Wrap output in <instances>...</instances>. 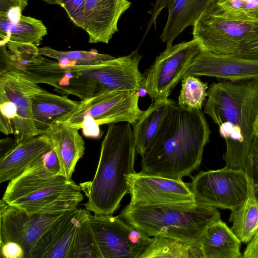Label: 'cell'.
<instances>
[{"mask_svg":"<svg viewBox=\"0 0 258 258\" xmlns=\"http://www.w3.org/2000/svg\"><path fill=\"white\" fill-rule=\"evenodd\" d=\"M208 84L203 82L195 76H185L182 79L178 105L188 109L201 110L203 103L208 97Z\"/></svg>","mask_w":258,"mask_h":258,"instance_id":"29","label":"cell"},{"mask_svg":"<svg viewBox=\"0 0 258 258\" xmlns=\"http://www.w3.org/2000/svg\"><path fill=\"white\" fill-rule=\"evenodd\" d=\"M202 49L199 42L192 38L166 47L156 57L144 75V87L152 102L168 98Z\"/></svg>","mask_w":258,"mask_h":258,"instance_id":"10","label":"cell"},{"mask_svg":"<svg viewBox=\"0 0 258 258\" xmlns=\"http://www.w3.org/2000/svg\"><path fill=\"white\" fill-rule=\"evenodd\" d=\"M249 183L248 198L240 206L231 211L229 219L232 223L231 230L244 243H248L258 231V202L250 181Z\"/></svg>","mask_w":258,"mask_h":258,"instance_id":"27","label":"cell"},{"mask_svg":"<svg viewBox=\"0 0 258 258\" xmlns=\"http://www.w3.org/2000/svg\"><path fill=\"white\" fill-rule=\"evenodd\" d=\"M52 149L51 142L46 134L17 143L0 157V183L16 178Z\"/></svg>","mask_w":258,"mask_h":258,"instance_id":"19","label":"cell"},{"mask_svg":"<svg viewBox=\"0 0 258 258\" xmlns=\"http://www.w3.org/2000/svg\"><path fill=\"white\" fill-rule=\"evenodd\" d=\"M241 243L221 219L207 229L200 241L204 258H241Z\"/></svg>","mask_w":258,"mask_h":258,"instance_id":"24","label":"cell"},{"mask_svg":"<svg viewBox=\"0 0 258 258\" xmlns=\"http://www.w3.org/2000/svg\"><path fill=\"white\" fill-rule=\"evenodd\" d=\"M131 125L128 122L109 124L94 176L79 184L87 198L84 206L89 212L113 215L129 194L126 176L136 172L137 153Z\"/></svg>","mask_w":258,"mask_h":258,"instance_id":"3","label":"cell"},{"mask_svg":"<svg viewBox=\"0 0 258 258\" xmlns=\"http://www.w3.org/2000/svg\"><path fill=\"white\" fill-rule=\"evenodd\" d=\"M45 167L50 172L60 174V167L58 159L53 148L43 158Z\"/></svg>","mask_w":258,"mask_h":258,"instance_id":"38","label":"cell"},{"mask_svg":"<svg viewBox=\"0 0 258 258\" xmlns=\"http://www.w3.org/2000/svg\"><path fill=\"white\" fill-rule=\"evenodd\" d=\"M173 0H156L153 8L149 11L150 19L147 24L145 32L148 33L151 28L154 26L156 28L158 18L163 9L168 8Z\"/></svg>","mask_w":258,"mask_h":258,"instance_id":"35","label":"cell"},{"mask_svg":"<svg viewBox=\"0 0 258 258\" xmlns=\"http://www.w3.org/2000/svg\"><path fill=\"white\" fill-rule=\"evenodd\" d=\"M99 126L92 117L86 116L82 121L81 129L85 137L98 139L101 135Z\"/></svg>","mask_w":258,"mask_h":258,"instance_id":"36","label":"cell"},{"mask_svg":"<svg viewBox=\"0 0 258 258\" xmlns=\"http://www.w3.org/2000/svg\"><path fill=\"white\" fill-rule=\"evenodd\" d=\"M136 90H108L80 101L73 111L57 122L64 123L78 130L84 118L92 117L99 125L128 122L134 125L144 111L139 106Z\"/></svg>","mask_w":258,"mask_h":258,"instance_id":"8","label":"cell"},{"mask_svg":"<svg viewBox=\"0 0 258 258\" xmlns=\"http://www.w3.org/2000/svg\"><path fill=\"white\" fill-rule=\"evenodd\" d=\"M216 0H173L168 7V16L160 39L166 47L185 28L194 26L205 10Z\"/></svg>","mask_w":258,"mask_h":258,"instance_id":"23","label":"cell"},{"mask_svg":"<svg viewBox=\"0 0 258 258\" xmlns=\"http://www.w3.org/2000/svg\"><path fill=\"white\" fill-rule=\"evenodd\" d=\"M176 103L169 98L153 102L132 125L137 152L141 156L152 147L162 133Z\"/></svg>","mask_w":258,"mask_h":258,"instance_id":"20","label":"cell"},{"mask_svg":"<svg viewBox=\"0 0 258 258\" xmlns=\"http://www.w3.org/2000/svg\"><path fill=\"white\" fill-rule=\"evenodd\" d=\"M204 112L225 140L227 167L244 171L258 126V77L213 83Z\"/></svg>","mask_w":258,"mask_h":258,"instance_id":"1","label":"cell"},{"mask_svg":"<svg viewBox=\"0 0 258 258\" xmlns=\"http://www.w3.org/2000/svg\"><path fill=\"white\" fill-rule=\"evenodd\" d=\"M191 179L190 186L196 200L217 209L232 211L248 197L249 180L243 170L225 166L202 171Z\"/></svg>","mask_w":258,"mask_h":258,"instance_id":"9","label":"cell"},{"mask_svg":"<svg viewBox=\"0 0 258 258\" xmlns=\"http://www.w3.org/2000/svg\"><path fill=\"white\" fill-rule=\"evenodd\" d=\"M43 56L32 43L9 40L7 44L0 45V70L14 71L37 84L55 88L66 69L58 61Z\"/></svg>","mask_w":258,"mask_h":258,"instance_id":"12","label":"cell"},{"mask_svg":"<svg viewBox=\"0 0 258 258\" xmlns=\"http://www.w3.org/2000/svg\"><path fill=\"white\" fill-rule=\"evenodd\" d=\"M244 171L247 175L253 195L258 202V136L253 141Z\"/></svg>","mask_w":258,"mask_h":258,"instance_id":"32","label":"cell"},{"mask_svg":"<svg viewBox=\"0 0 258 258\" xmlns=\"http://www.w3.org/2000/svg\"><path fill=\"white\" fill-rule=\"evenodd\" d=\"M256 135L258 136V126H257V130H256Z\"/></svg>","mask_w":258,"mask_h":258,"instance_id":"44","label":"cell"},{"mask_svg":"<svg viewBox=\"0 0 258 258\" xmlns=\"http://www.w3.org/2000/svg\"><path fill=\"white\" fill-rule=\"evenodd\" d=\"M242 257L258 258V231L247 243Z\"/></svg>","mask_w":258,"mask_h":258,"instance_id":"39","label":"cell"},{"mask_svg":"<svg viewBox=\"0 0 258 258\" xmlns=\"http://www.w3.org/2000/svg\"><path fill=\"white\" fill-rule=\"evenodd\" d=\"M234 54L258 60V38L243 45Z\"/></svg>","mask_w":258,"mask_h":258,"instance_id":"37","label":"cell"},{"mask_svg":"<svg viewBox=\"0 0 258 258\" xmlns=\"http://www.w3.org/2000/svg\"><path fill=\"white\" fill-rule=\"evenodd\" d=\"M138 93L139 97H143L145 96L147 94V92L145 87H143L141 88L139 91H138Z\"/></svg>","mask_w":258,"mask_h":258,"instance_id":"42","label":"cell"},{"mask_svg":"<svg viewBox=\"0 0 258 258\" xmlns=\"http://www.w3.org/2000/svg\"><path fill=\"white\" fill-rule=\"evenodd\" d=\"M1 256L4 258H25L24 251L22 246L17 242L7 241L2 245Z\"/></svg>","mask_w":258,"mask_h":258,"instance_id":"34","label":"cell"},{"mask_svg":"<svg viewBox=\"0 0 258 258\" xmlns=\"http://www.w3.org/2000/svg\"><path fill=\"white\" fill-rule=\"evenodd\" d=\"M86 1L58 0L57 5L63 8L70 19L76 26L83 29Z\"/></svg>","mask_w":258,"mask_h":258,"instance_id":"33","label":"cell"},{"mask_svg":"<svg viewBox=\"0 0 258 258\" xmlns=\"http://www.w3.org/2000/svg\"><path fill=\"white\" fill-rule=\"evenodd\" d=\"M204 258L200 242L154 236L139 258Z\"/></svg>","mask_w":258,"mask_h":258,"instance_id":"26","label":"cell"},{"mask_svg":"<svg viewBox=\"0 0 258 258\" xmlns=\"http://www.w3.org/2000/svg\"><path fill=\"white\" fill-rule=\"evenodd\" d=\"M71 258H102L89 217L78 230Z\"/></svg>","mask_w":258,"mask_h":258,"instance_id":"31","label":"cell"},{"mask_svg":"<svg viewBox=\"0 0 258 258\" xmlns=\"http://www.w3.org/2000/svg\"><path fill=\"white\" fill-rule=\"evenodd\" d=\"M43 158L9 181L2 199L30 214L65 213L77 208L84 199L80 185L50 172Z\"/></svg>","mask_w":258,"mask_h":258,"instance_id":"5","label":"cell"},{"mask_svg":"<svg viewBox=\"0 0 258 258\" xmlns=\"http://www.w3.org/2000/svg\"><path fill=\"white\" fill-rule=\"evenodd\" d=\"M130 204L150 205L195 201L190 183L181 178H169L141 172L126 176Z\"/></svg>","mask_w":258,"mask_h":258,"instance_id":"15","label":"cell"},{"mask_svg":"<svg viewBox=\"0 0 258 258\" xmlns=\"http://www.w3.org/2000/svg\"><path fill=\"white\" fill-rule=\"evenodd\" d=\"M63 213L30 214L2 199L0 245L7 241L17 242L23 248L25 258H30L43 234Z\"/></svg>","mask_w":258,"mask_h":258,"instance_id":"13","label":"cell"},{"mask_svg":"<svg viewBox=\"0 0 258 258\" xmlns=\"http://www.w3.org/2000/svg\"><path fill=\"white\" fill-rule=\"evenodd\" d=\"M187 75L233 81L255 78L258 77V60L202 49L191 61L183 78Z\"/></svg>","mask_w":258,"mask_h":258,"instance_id":"17","label":"cell"},{"mask_svg":"<svg viewBox=\"0 0 258 258\" xmlns=\"http://www.w3.org/2000/svg\"><path fill=\"white\" fill-rule=\"evenodd\" d=\"M41 1H43L44 2H45V3H46L47 4H50V5H57V3H58V0H41Z\"/></svg>","mask_w":258,"mask_h":258,"instance_id":"43","label":"cell"},{"mask_svg":"<svg viewBox=\"0 0 258 258\" xmlns=\"http://www.w3.org/2000/svg\"><path fill=\"white\" fill-rule=\"evenodd\" d=\"M211 131L201 110L174 105L165 128L142 156V173L169 178L190 176L200 166Z\"/></svg>","mask_w":258,"mask_h":258,"instance_id":"2","label":"cell"},{"mask_svg":"<svg viewBox=\"0 0 258 258\" xmlns=\"http://www.w3.org/2000/svg\"><path fill=\"white\" fill-rule=\"evenodd\" d=\"M89 222L102 258H139L152 239L118 216L90 213Z\"/></svg>","mask_w":258,"mask_h":258,"instance_id":"11","label":"cell"},{"mask_svg":"<svg viewBox=\"0 0 258 258\" xmlns=\"http://www.w3.org/2000/svg\"><path fill=\"white\" fill-rule=\"evenodd\" d=\"M142 58L137 49L127 55L97 64L68 66L54 90L81 100L108 90L138 91L145 87V76L139 69Z\"/></svg>","mask_w":258,"mask_h":258,"instance_id":"6","label":"cell"},{"mask_svg":"<svg viewBox=\"0 0 258 258\" xmlns=\"http://www.w3.org/2000/svg\"><path fill=\"white\" fill-rule=\"evenodd\" d=\"M28 0H0V12H6L13 7H20L22 10L28 5Z\"/></svg>","mask_w":258,"mask_h":258,"instance_id":"40","label":"cell"},{"mask_svg":"<svg viewBox=\"0 0 258 258\" xmlns=\"http://www.w3.org/2000/svg\"><path fill=\"white\" fill-rule=\"evenodd\" d=\"M39 52L45 56L55 59L63 67L74 65H93L114 57L99 53L95 49L90 51H59L49 46L39 48Z\"/></svg>","mask_w":258,"mask_h":258,"instance_id":"28","label":"cell"},{"mask_svg":"<svg viewBox=\"0 0 258 258\" xmlns=\"http://www.w3.org/2000/svg\"><path fill=\"white\" fill-rule=\"evenodd\" d=\"M43 90L38 84L18 73L0 70V99L8 101L15 113L13 135L18 143L38 136L31 97Z\"/></svg>","mask_w":258,"mask_h":258,"instance_id":"14","label":"cell"},{"mask_svg":"<svg viewBox=\"0 0 258 258\" xmlns=\"http://www.w3.org/2000/svg\"><path fill=\"white\" fill-rule=\"evenodd\" d=\"M45 134L58 159L60 174L72 180L77 164L85 150V143L79 130L64 123L56 122Z\"/></svg>","mask_w":258,"mask_h":258,"instance_id":"21","label":"cell"},{"mask_svg":"<svg viewBox=\"0 0 258 258\" xmlns=\"http://www.w3.org/2000/svg\"><path fill=\"white\" fill-rule=\"evenodd\" d=\"M192 35L203 50L234 54L243 45L258 38V22H240L229 18L214 1L194 25Z\"/></svg>","mask_w":258,"mask_h":258,"instance_id":"7","label":"cell"},{"mask_svg":"<svg viewBox=\"0 0 258 258\" xmlns=\"http://www.w3.org/2000/svg\"><path fill=\"white\" fill-rule=\"evenodd\" d=\"M34 125L38 135L45 134L62 117L73 111L80 101L43 89L31 97Z\"/></svg>","mask_w":258,"mask_h":258,"instance_id":"22","label":"cell"},{"mask_svg":"<svg viewBox=\"0 0 258 258\" xmlns=\"http://www.w3.org/2000/svg\"><path fill=\"white\" fill-rule=\"evenodd\" d=\"M47 34V28L40 20L22 15L19 22L13 24L0 12V45L10 40L31 43L38 47Z\"/></svg>","mask_w":258,"mask_h":258,"instance_id":"25","label":"cell"},{"mask_svg":"<svg viewBox=\"0 0 258 258\" xmlns=\"http://www.w3.org/2000/svg\"><path fill=\"white\" fill-rule=\"evenodd\" d=\"M89 214L83 208L63 213L43 234L30 258H71L78 230Z\"/></svg>","mask_w":258,"mask_h":258,"instance_id":"16","label":"cell"},{"mask_svg":"<svg viewBox=\"0 0 258 258\" xmlns=\"http://www.w3.org/2000/svg\"><path fill=\"white\" fill-rule=\"evenodd\" d=\"M22 10L20 7H13L4 13L8 19L13 24L17 23L22 16Z\"/></svg>","mask_w":258,"mask_h":258,"instance_id":"41","label":"cell"},{"mask_svg":"<svg viewBox=\"0 0 258 258\" xmlns=\"http://www.w3.org/2000/svg\"><path fill=\"white\" fill-rule=\"evenodd\" d=\"M227 17L240 22H258V0H216Z\"/></svg>","mask_w":258,"mask_h":258,"instance_id":"30","label":"cell"},{"mask_svg":"<svg viewBox=\"0 0 258 258\" xmlns=\"http://www.w3.org/2000/svg\"><path fill=\"white\" fill-rule=\"evenodd\" d=\"M118 216L148 237L199 243L207 229L221 219L217 208L197 200L150 205L128 204Z\"/></svg>","mask_w":258,"mask_h":258,"instance_id":"4","label":"cell"},{"mask_svg":"<svg viewBox=\"0 0 258 258\" xmlns=\"http://www.w3.org/2000/svg\"><path fill=\"white\" fill-rule=\"evenodd\" d=\"M131 4L128 0H86L83 29L89 42L108 44L118 31L119 18Z\"/></svg>","mask_w":258,"mask_h":258,"instance_id":"18","label":"cell"}]
</instances>
